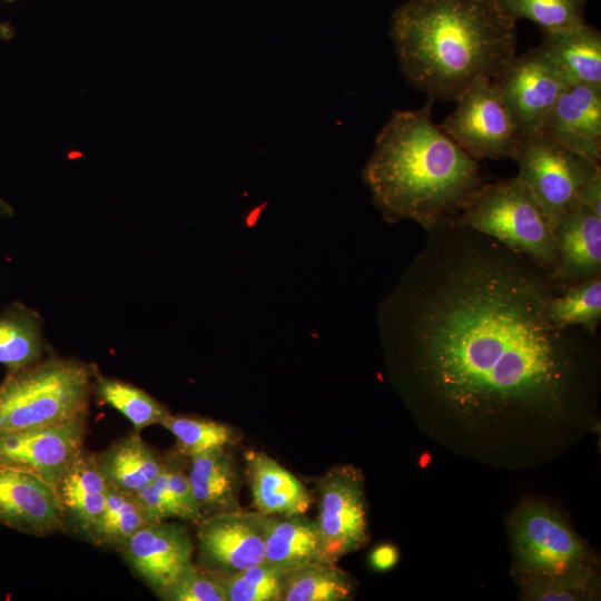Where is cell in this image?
<instances>
[{
    "label": "cell",
    "mask_w": 601,
    "mask_h": 601,
    "mask_svg": "<svg viewBox=\"0 0 601 601\" xmlns=\"http://www.w3.org/2000/svg\"><path fill=\"white\" fill-rule=\"evenodd\" d=\"M382 303L396 383L425 433L452 452L506 470L564 454L599 424L597 335L558 327L552 273L455 218Z\"/></svg>",
    "instance_id": "obj_1"
},
{
    "label": "cell",
    "mask_w": 601,
    "mask_h": 601,
    "mask_svg": "<svg viewBox=\"0 0 601 601\" xmlns=\"http://www.w3.org/2000/svg\"><path fill=\"white\" fill-rule=\"evenodd\" d=\"M391 38L403 76L433 102H455L516 55V21L499 0H406Z\"/></svg>",
    "instance_id": "obj_2"
},
{
    "label": "cell",
    "mask_w": 601,
    "mask_h": 601,
    "mask_svg": "<svg viewBox=\"0 0 601 601\" xmlns=\"http://www.w3.org/2000/svg\"><path fill=\"white\" fill-rule=\"evenodd\" d=\"M433 104L394 111L363 169L388 223L408 219L430 230L456 218L483 184L479 160L433 122Z\"/></svg>",
    "instance_id": "obj_3"
},
{
    "label": "cell",
    "mask_w": 601,
    "mask_h": 601,
    "mask_svg": "<svg viewBox=\"0 0 601 601\" xmlns=\"http://www.w3.org/2000/svg\"><path fill=\"white\" fill-rule=\"evenodd\" d=\"M98 373L92 363L60 356L8 372L0 382V433L87 416Z\"/></svg>",
    "instance_id": "obj_4"
},
{
    "label": "cell",
    "mask_w": 601,
    "mask_h": 601,
    "mask_svg": "<svg viewBox=\"0 0 601 601\" xmlns=\"http://www.w3.org/2000/svg\"><path fill=\"white\" fill-rule=\"evenodd\" d=\"M455 220L496 239L552 274L558 267L553 228L543 208L518 175L483 183Z\"/></svg>",
    "instance_id": "obj_5"
},
{
    "label": "cell",
    "mask_w": 601,
    "mask_h": 601,
    "mask_svg": "<svg viewBox=\"0 0 601 601\" xmlns=\"http://www.w3.org/2000/svg\"><path fill=\"white\" fill-rule=\"evenodd\" d=\"M515 583L599 566V558L562 514L541 499L522 500L508 523Z\"/></svg>",
    "instance_id": "obj_6"
},
{
    "label": "cell",
    "mask_w": 601,
    "mask_h": 601,
    "mask_svg": "<svg viewBox=\"0 0 601 601\" xmlns=\"http://www.w3.org/2000/svg\"><path fill=\"white\" fill-rule=\"evenodd\" d=\"M513 160L518 177L530 188L552 228L579 204L587 184L599 173L597 164L540 131L521 136Z\"/></svg>",
    "instance_id": "obj_7"
},
{
    "label": "cell",
    "mask_w": 601,
    "mask_h": 601,
    "mask_svg": "<svg viewBox=\"0 0 601 601\" xmlns=\"http://www.w3.org/2000/svg\"><path fill=\"white\" fill-rule=\"evenodd\" d=\"M440 128L479 159H513L521 139L512 116L491 78L476 79L455 101Z\"/></svg>",
    "instance_id": "obj_8"
},
{
    "label": "cell",
    "mask_w": 601,
    "mask_h": 601,
    "mask_svg": "<svg viewBox=\"0 0 601 601\" xmlns=\"http://www.w3.org/2000/svg\"><path fill=\"white\" fill-rule=\"evenodd\" d=\"M315 519L326 556L337 562L364 548L370 539L363 472L349 464L328 470L316 481Z\"/></svg>",
    "instance_id": "obj_9"
},
{
    "label": "cell",
    "mask_w": 601,
    "mask_h": 601,
    "mask_svg": "<svg viewBox=\"0 0 601 601\" xmlns=\"http://www.w3.org/2000/svg\"><path fill=\"white\" fill-rule=\"evenodd\" d=\"M492 81L521 136L539 130L545 115L570 85L539 47L515 55Z\"/></svg>",
    "instance_id": "obj_10"
},
{
    "label": "cell",
    "mask_w": 601,
    "mask_h": 601,
    "mask_svg": "<svg viewBox=\"0 0 601 601\" xmlns=\"http://www.w3.org/2000/svg\"><path fill=\"white\" fill-rule=\"evenodd\" d=\"M265 520L266 514L242 509L201 518L197 564L213 574H230L265 562Z\"/></svg>",
    "instance_id": "obj_11"
},
{
    "label": "cell",
    "mask_w": 601,
    "mask_h": 601,
    "mask_svg": "<svg viewBox=\"0 0 601 601\" xmlns=\"http://www.w3.org/2000/svg\"><path fill=\"white\" fill-rule=\"evenodd\" d=\"M87 416L43 427L0 433V464L33 474L56 487L85 449Z\"/></svg>",
    "instance_id": "obj_12"
},
{
    "label": "cell",
    "mask_w": 601,
    "mask_h": 601,
    "mask_svg": "<svg viewBox=\"0 0 601 601\" xmlns=\"http://www.w3.org/2000/svg\"><path fill=\"white\" fill-rule=\"evenodd\" d=\"M194 542L179 523H149L132 534L118 551L128 566L157 597L193 563Z\"/></svg>",
    "instance_id": "obj_13"
},
{
    "label": "cell",
    "mask_w": 601,
    "mask_h": 601,
    "mask_svg": "<svg viewBox=\"0 0 601 601\" xmlns=\"http://www.w3.org/2000/svg\"><path fill=\"white\" fill-rule=\"evenodd\" d=\"M0 523L24 534L65 532L53 486L40 477L0 464Z\"/></svg>",
    "instance_id": "obj_14"
},
{
    "label": "cell",
    "mask_w": 601,
    "mask_h": 601,
    "mask_svg": "<svg viewBox=\"0 0 601 601\" xmlns=\"http://www.w3.org/2000/svg\"><path fill=\"white\" fill-rule=\"evenodd\" d=\"M538 131L600 164L601 88L569 85L545 115Z\"/></svg>",
    "instance_id": "obj_15"
},
{
    "label": "cell",
    "mask_w": 601,
    "mask_h": 601,
    "mask_svg": "<svg viewBox=\"0 0 601 601\" xmlns=\"http://www.w3.org/2000/svg\"><path fill=\"white\" fill-rule=\"evenodd\" d=\"M558 267L552 274L564 289L601 275V216L581 204L554 226Z\"/></svg>",
    "instance_id": "obj_16"
},
{
    "label": "cell",
    "mask_w": 601,
    "mask_h": 601,
    "mask_svg": "<svg viewBox=\"0 0 601 601\" xmlns=\"http://www.w3.org/2000/svg\"><path fill=\"white\" fill-rule=\"evenodd\" d=\"M109 484L102 476L95 453L83 449L61 475L55 490L59 500L65 532L88 541L101 514Z\"/></svg>",
    "instance_id": "obj_17"
},
{
    "label": "cell",
    "mask_w": 601,
    "mask_h": 601,
    "mask_svg": "<svg viewBox=\"0 0 601 601\" xmlns=\"http://www.w3.org/2000/svg\"><path fill=\"white\" fill-rule=\"evenodd\" d=\"M246 476L256 511L267 515L305 514L313 497L305 485L266 453H245Z\"/></svg>",
    "instance_id": "obj_18"
},
{
    "label": "cell",
    "mask_w": 601,
    "mask_h": 601,
    "mask_svg": "<svg viewBox=\"0 0 601 601\" xmlns=\"http://www.w3.org/2000/svg\"><path fill=\"white\" fill-rule=\"evenodd\" d=\"M187 472L201 518L240 510L243 479L230 449L188 457Z\"/></svg>",
    "instance_id": "obj_19"
},
{
    "label": "cell",
    "mask_w": 601,
    "mask_h": 601,
    "mask_svg": "<svg viewBox=\"0 0 601 601\" xmlns=\"http://www.w3.org/2000/svg\"><path fill=\"white\" fill-rule=\"evenodd\" d=\"M539 48L561 70L570 85L601 88V32L584 22L542 32Z\"/></svg>",
    "instance_id": "obj_20"
},
{
    "label": "cell",
    "mask_w": 601,
    "mask_h": 601,
    "mask_svg": "<svg viewBox=\"0 0 601 601\" xmlns=\"http://www.w3.org/2000/svg\"><path fill=\"white\" fill-rule=\"evenodd\" d=\"M264 543L266 562L283 572L312 562L329 561L316 521L305 514H266Z\"/></svg>",
    "instance_id": "obj_21"
},
{
    "label": "cell",
    "mask_w": 601,
    "mask_h": 601,
    "mask_svg": "<svg viewBox=\"0 0 601 601\" xmlns=\"http://www.w3.org/2000/svg\"><path fill=\"white\" fill-rule=\"evenodd\" d=\"M95 456L107 483L129 494H137L150 484L164 464V456L157 454L136 431L117 439Z\"/></svg>",
    "instance_id": "obj_22"
},
{
    "label": "cell",
    "mask_w": 601,
    "mask_h": 601,
    "mask_svg": "<svg viewBox=\"0 0 601 601\" xmlns=\"http://www.w3.org/2000/svg\"><path fill=\"white\" fill-rule=\"evenodd\" d=\"M46 348L43 319L36 309L13 302L0 313V365L8 372L39 363Z\"/></svg>",
    "instance_id": "obj_23"
},
{
    "label": "cell",
    "mask_w": 601,
    "mask_h": 601,
    "mask_svg": "<svg viewBox=\"0 0 601 601\" xmlns=\"http://www.w3.org/2000/svg\"><path fill=\"white\" fill-rule=\"evenodd\" d=\"M355 580L333 561L312 562L286 572L279 601H347Z\"/></svg>",
    "instance_id": "obj_24"
},
{
    "label": "cell",
    "mask_w": 601,
    "mask_h": 601,
    "mask_svg": "<svg viewBox=\"0 0 601 601\" xmlns=\"http://www.w3.org/2000/svg\"><path fill=\"white\" fill-rule=\"evenodd\" d=\"M152 523L136 494L109 485L105 508L93 524L88 541L117 551L142 526Z\"/></svg>",
    "instance_id": "obj_25"
},
{
    "label": "cell",
    "mask_w": 601,
    "mask_h": 601,
    "mask_svg": "<svg viewBox=\"0 0 601 601\" xmlns=\"http://www.w3.org/2000/svg\"><path fill=\"white\" fill-rule=\"evenodd\" d=\"M93 394L102 403L120 412L136 432L162 422L170 415L168 408L146 391L118 378L100 374L93 381Z\"/></svg>",
    "instance_id": "obj_26"
},
{
    "label": "cell",
    "mask_w": 601,
    "mask_h": 601,
    "mask_svg": "<svg viewBox=\"0 0 601 601\" xmlns=\"http://www.w3.org/2000/svg\"><path fill=\"white\" fill-rule=\"evenodd\" d=\"M548 313L558 327L579 326L597 335L601 321V275L571 285L553 296Z\"/></svg>",
    "instance_id": "obj_27"
},
{
    "label": "cell",
    "mask_w": 601,
    "mask_h": 601,
    "mask_svg": "<svg viewBox=\"0 0 601 601\" xmlns=\"http://www.w3.org/2000/svg\"><path fill=\"white\" fill-rule=\"evenodd\" d=\"M177 441V452L188 457L230 449L238 434L228 424L187 415H169L161 424Z\"/></svg>",
    "instance_id": "obj_28"
},
{
    "label": "cell",
    "mask_w": 601,
    "mask_h": 601,
    "mask_svg": "<svg viewBox=\"0 0 601 601\" xmlns=\"http://www.w3.org/2000/svg\"><path fill=\"white\" fill-rule=\"evenodd\" d=\"M185 459L178 452L164 456L161 471L150 485L159 497L166 520L176 518L197 524L201 514L193 494Z\"/></svg>",
    "instance_id": "obj_29"
},
{
    "label": "cell",
    "mask_w": 601,
    "mask_h": 601,
    "mask_svg": "<svg viewBox=\"0 0 601 601\" xmlns=\"http://www.w3.org/2000/svg\"><path fill=\"white\" fill-rule=\"evenodd\" d=\"M499 1L512 19H528L538 24L542 32L561 31L587 22V0Z\"/></svg>",
    "instance_id": "obj_30"
},
{
    "label": "cell",
    "mask_w": 601,
    "mask_h": 601,
    "mask_svg": "<svg viewBox=\"0 0 601 601\" xmlns=\"http://www.w3.org/2000/svg\"><path fill=\"white\" fill-rule=\"evenodd\" d=\"M210 574L226 601H279L286 572L265 561L236 573Z\"/></svg>",
    "instance_id": "obj_31"
},
{
    "label": "cell",
    "mask_w": 601,
    "mask_h": 601,
    "mask_svg": "<svg viewBox=\"0 0 601 601\" xmlns=\"http://www.w3.org/2000/svg\"><path fill=\"white\" fill-rule=\"evenodd\" d=\"M526 601H591L600 597L599 566L519 585Z\"/></svg>",
    "instance_id": "obj_32"
},
{
    "label": "cell",
    "mask_w": 601,
    "mask_h": 601,
    "mask_svg": "<svg viewBox=\"0 0 601 601\" xmlns=\"http://www.w3.org/2000/svg\"><path fill=\"white\" fill-rule=\"evenodd\" d=\"M158 598L165 601H226L216 579L194 562Z\"/></svg>",
    "instance_id": "obj_33"
},
{
    "label": "cell",
    "mask_w": 601,
    "mask_h": 601,
    "mask_svg": "<svg viewBox=\"0 0 601 601\" xmlns=\"http://www.w3.org/2000/svg\"><path fill=\"white\" fill-rule=\"evenodd\" d=\"M579 204L601 216V173L597 174L583 188Z\"/></svg>",
    "instance_id": "obj_34"
},
{
    "label": "cell",
    "mask_w": 601,
    "mask_h": 601,
    "mask_svg": "<svg viewBox=\"0 0 601 601\" xmlns=\"http://www.w3.org/2000/svg\"><path fill=\"white\" fill-rule=\"evenodd\" d=\"M397 560V551L392 545H381L372 553L371 561L378 570L390 569Z\"/></svg>",
    "instance_id": "obj_35"
},
{
    "label": "cell",
    "mask_w": 601,
    "mask_h": 601,
    "mask_svg": "<svg viewBox=\"0 0 601 601\" xmlns=\"http://www.w3.org/2000/svg\"><path fill=\"white\" fill-rule=\"evenodd\" d=\"M0 214L3 216H11L13 214V209L11 208V206L1 198H0Z\"/></svg>",
    "instance_id": "obj_36"
},
{
    "label": "cell",
    "mask_w": 601,
    "mask_h": 601,
    "mask_svg": "<svg viewBox=\"0 0 601 601\" xmlns=\"http://www.w3.org/2000/svg\"><path fill=\"white\" fill-rule=\"evenodd\" d=\"M3 1H8V2H11V1H13V0H3Z\"/></svg>",
    "instance_id": "obj_37"
}]
</instances>
